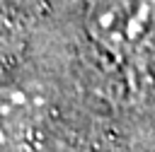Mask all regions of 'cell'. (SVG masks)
<instances>
[{"instance_id": "1", "label": "cell", "mask_w": 155, "mask_h": 152, "mask_svg": "<svg viewBox=\"0 0 155 152\" xmlns=\"http://www.w3.org/2000/svg\"><path fill=\"white\" fill-rule=\"evenodd\" d=\"M85 31L114 55L143 53L155 39V0H92Z\"/></svg>"}]
</instances>
